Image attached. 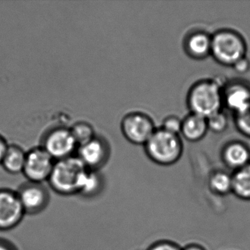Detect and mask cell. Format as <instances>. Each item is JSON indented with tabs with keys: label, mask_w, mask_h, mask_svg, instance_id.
Returning a JSON list of instances; mask_svg holds the SVG:
<instances>
[{
	"label": "cell",
	"mask_w": 250,
	"mask_h": 250,
	"mask_svg": "<svg viewBox=\"0 0 250 250\" xmlns=\"http://www.w3.org/2000/svg\"><path fill=\"white\" fill-rule=\"evenodd\" d=\"M182 250H207L203 246L200 245L199 244H187L185 247H182Z\"/></svg>",
	"instance_id": "obj_27"
},
{
	"label": "cell",
	"mask_w": 250,
	"mask_h": 250,
	"mask_svg": "<svg viewBox=\"0 0 250 250\" xmlns=\"http://www.w3.org/2000/svg\"><path fill=\"white\" fill-rule=\"evenodd\" d=\"M0 250H18L17 247L5 239L0 238Z\"/></svg>",
	"instance_id": "obj_26"
},
{
	"label": "cell",
	"mask_w": 250,
	"mask_h": 250,
	"mask_svg": "<svg viewBox=\"0 0 250 250\" xmlns=\"http://www.w3.org/2000/svg\"><path fill=\"white\" fill-rule=\"evenodd\" d=\"M156 128L153 118L141 111L128 112L121 121L123 136L127 141L136 146H144Z\"/></svg>",
	"instance_id": "obj_5"
},
{
	"label": "cell",
	"mask_w": 250,
	"mask_h": 250,
	"mask_svg": "<svg viewBox=\"0 0 250 250\" xmlns=\"http://www.w3.org/2000/svg\"><path fill=\"white\" fill-rule=\"evenodd\" d=\"M208 131L207 118L189 112L182 119L180 135L187 141L197 143L203 140Z\"/></svg>",
	"instance_id": "obj_14"
},
{
	"label": "cell",
	"mask_w": 250,
	"mask_h": 250,
	"mask_svg": "<svg viewBox=\"0 0 250 250\" xmlns=\"http://www.w3.org/2000/svg\"><path fill=\"white\" fill-rule=\"evenodd\" d=\"M110 155L109 143L98 136L86 144L79 146L76 153V156L86 168L98 171L106 165Z\"/></svg>",
	"instance_id": "obj_10"
},
{
	"label": "cell",
	"mask_w": 250,
	"mask_h": 250,
	"mask_svg": "<svg viewBox=\"0 0 250 250\" xmlns=\"http://www.w3.org/2000/svg\"><path fill=\"white\" fill-rule=\"evenodd\" d=\"M184 143L178 134H172L163 128H156L144 150L148 159L160 166H171L181 159L184 153Z\"/></svg>",
	"instance_id": "obj_2"
},
{
	"label": "cell",
	"mask_w": 250,
	"mask_h": 250,
	"mask_svg": "<svg viewBox=\"0 0 250 250\" xmlns=\"http://www.w3.org/2000/svg\"><path fill=\"white\" fill-rule=\"evenodd\" d=\"M27 152L17 145H9L5 156L2 159L1 166L4 170L11 175L22 174L25 163Z\"/></svg>",
	"instance_id": "obj_16"
},
{
	"label": "cell",
	"mask_w": 250,
	"mask_h": 250,
	"mask_svg": "<svg viewBox=\"0 0 250 250\" xmlns=\"http://www.w3.org/2000/svg\"><path fill=\"white\" fill-rule=\"evenodd\" d=\"M234 124L241 134L250 138V104L241 112L234 114Z\"/></svg>",
	"instance_id": "obj_21"
},
{
	"label": "cell",
	"mask_w": 250,
	"mask_h": 250,
	"mask_svg": "<svg viewBox=\"0 0 250 250\" xmlns=\"http://www.w3.org/2000/svg\"><path fill=\"white\" fill-rule=\"evenodd\" d=\"M26 215H37L49 206L50 194L44 184L27 181L17 190Z\"/></svg>",
	"instance_id": "obj_9"
},
{
	"label": "cell",
	"mask_w": 250,
	"mask_h": 250,
	"mask_svg": "<svg viewBox=\"0 0 250 250\" xmlns=\"http://www.w3.org/2000/svg\"><path fill=\"white\" fill-rule=\"evenodd\" d=\"M217 79L205 78L194 83L187 96L190 113L208 118L223 109L222 87Z\"/></svg>",
	"instance_id": "obj_1"
},
{
	"label": "cell",
	"mask_w": 250,
	"mask_h": 250,
	"mask_svg": "<svg viewBox=\"0 0 250 250\" xmlns=\"http://www.w3.org/2000/svg\"><path fill=\"white\" fill-rule=\"evenodd\" d=\"M232 194L240 200L250 201V162L232 172Z\"/></svg>",
	"instance_id": "obj_17"
},
{
	"label": "cell",
	"mask_w": 250,
	"mask_h": 250,
	"mask_svg": "<svg viewBox=\"0 0 250 250\" xmlns=\"http://www.w3.org/2000/svg\"><path fill=\"white\" fill-rule=\"evenodd\" d=\"M55 162L42 146L34 147L27 152L22 174L30 182L47 183Z\"/></svg>",
	"instance_id": "obj_6"
},
{
	"label": "cell",
	"mask_w": 250,
	"mask_h": 250,
	"mask_svg": "<svg viewBox=\"0 0 250 250\" xmlns=\"http://www.w3.org/2000/svg\"><path fill=\"white\" fill-rule=\"evenodd\" d=\"M223 106L233 114L241 112L250 104V84L244 80L234 79L223 84Z\"/></svg>",
	"instance_id": "obj_11"
},
{
	"label": "cell",
	"mask_w": 250,
	"mask_h": 250,
	"mask_svg": "<svg viewBox=\"0 0 250 250\" xmlns=\"http://www.w3.org/2000/svg\"><path fill=\"white\" fill-rule=\"evenodd\" d=\"M85 169L76 155L56 161L48 180V185L60 195H77L80 181Z\"/></svg>",
	"instance_id": "obj_4"
},
{
	"label": "cell",
	"mask_w": 250,
	"mask_h": 250,
	"mask_svg": "<svg viewBox=\"0 0 250 250\" xmlns=\"http://www.w3.org/2000/svg\"><path fill=\"white\" fill-rule=\"evenodd\" d=\"M8 146L9 145L7 143L5 139L0 134V165L2 163V159H3L4 156H5V153L6 152L7 149H8Z\"/></svg>",
	"instance_id": "obj_25"
},
{
	"label": "cell",
	"mask_w": 250,
	"mask_h": 250,
	"mask_svg": "<svg viewBox=\"0 0 250 250\" xmlns=\"http://www.w3.org/2000/svg\"><path fill=\"white\" fill-rule=\"evenodd\" d=\"M104 178L98 170L86 168L80 181L77 195L84 198H92L99 195L103 189Z\"/></svg>",
	"instance_id": "obj_15"
},
{
	"label": "cell",
	"mask_w": 250,
	"mask_h": 250,
	"mask_svg": "<svg viewBox=\"0 0 250 250\" xmlns=\"http://www.w3.org/2000/svg\"><path fill=\"white\" fill-rule=\"evenodd\" d=\"M208 186L210 191L216 195H228L232 193V173L222 169L213 171L209 175Z\"/></svg>",
	"instance_id": "obj_18"
},
{
	"label": "cell",
	"mask_w": 250,
	"mask_h": 250,
	"mask_svg": "<svg viewBox=\"0 0 250 250\" xmlns=\"http://www.w3.org/2000/svg\"><path fill=\"white\" fill-rule=\"evenodd\" d=\"M232 68H233L234 71L238 74H245L249 72L250 70V61L247 56L241 58L239 61H237Z\"/></svg>",
	"instance_id": "obj_24"
},
{
	"label": "cell",
	"mask_w": 250,
	"mask_h": 250,
	"mask_svg": "<svg viewBox=\"0 0 250 250\" xmlns=\"http://www.w3.org/2000/svg\"><path fill=\"white\" fill-rule=\"evenodd\" d=\"M221 159L232 172L241 169L250 162V148L239 140L228 142L221 150Z\"/></svg>",
	"instance_id": "obj_12"
},
{
	"label": "cell",
	"mask_w": 250,
	"mask_h": 250,
	"mask_svg": "<svg viewBox=\"0 0 250 250\" xmlns=\"http://www.w3.org/2000/svg\"><path fill=\"white\" fill-rule=\"evenodd\" d=\"M70 130L78 146L86 144L96 137L93 125L86 121L76 123Z\"/></svg>",
	"instance_id": "obj_19"
},
{
	"label": "cell",
	"mask_w": 250,
	"mask_h": 250,
	"mask_svg": "<svg viewBox=\"0 0 250 250\" xmlns=\"http://www.w3.org/2000/svg\"><path fill=\"white\" fill-rule=\"evenodd\" d=\"M181 126H182V119L177 115H169L164 118L160 127L172 134L180 135Z\"/></svg>",
	"instance_id": "obj_22"
},
{
	"label": "cell",
	"mask_w": 250,
	"mask_h": 250,
	"mask_svg": "<svg viewBox=\"0 0 250 250\" xmlns=\"http://www.w3.org/2000/svg\"><path fill=\"white\" fill-rule=\"evenodd\" d=\"M209 131L215 134H221L226 131L229 125L228 115L223 110L219 111L207 118Z\"/></svg>",
	"instance_id": "obj_20"
},
{
	"label": "cell",
	"mask_w": 250,
	"mask_h": 250,
	"mask_svg": "<svg viewBox=\"0 0 250 250\" xmlns=\"http://www.w3.org/2000/svg\"><path fill=\"white\" fill-rule=\"evenodd\" d=\"M42 147L55 161L75 156L78 149L70 128L57 127L48 131Z\"/></svg>",
	"instance_id": "obj_7"
},
{
	"label": "cell",
	"mask_w": 250,
	"mask_h": 250,
	"mask_svg": "<svg viewBox=\"0 0 250 250\" xmlns=\"http://www.w3.org/2000/svg\"><path fill=\"white\" fill-rule=\"evenodd\" d=\"M247 43L236 30L224 28L212 34L210 56L223 66L231 67L247 56Z\"/></svg>",
	"instance_id": "obj_3"
},
{
	"label": "cell",
	"mask_w": 250,
	"mask_h": 250,
	"mask_svg": "<svg viewBox=\"0 0 250 250\" xmlns=\"http://www.w3.org/2000/svg\"><path fill=\"white\" fill-rule=\"evenodd\" d=\"M147 250H182V247L173 241L161 240L152 244Z\"/></svg>",
	"instance_id": "obj_23"
},
{
	"label": "cell",
	"mask_w": 250,
	"mask_h": 250,
	"mask_svg": "<svg viewBox=\"0 0 250 250\" xmlns=\"http://www.w3.org/2000/svg\"><path fill=\"white\" fill-rule=\"evenodd\" d=\"M212 34L204 30H194L186 36L184 49L191 59H206L210 56Z\"/></svg>",
	"instance_id": "obj_13"
},
{
	"label": "cell",
	"mask_w": 250,
	"mask_h": 250,
	"mask_svg": "<svg viewBox=\"0 0 250 250\" xmlns=\"http://www.w3.org/2000/svg\"><path fill=\"white\" fill-rule=\"evenodd\" d=\"M25 215L17 191L0 188V231L5 232L17 228Z\"/></svg>",
	"instance_id": "obj_8"
}]
</instances>
